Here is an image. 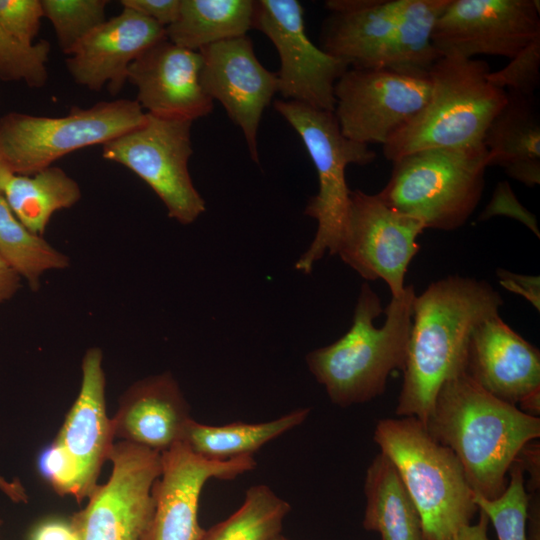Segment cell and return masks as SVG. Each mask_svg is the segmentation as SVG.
<instances>
[{
    "instance_id": "cell-39",
    "label": "cell",
    "mask_w": 540,
    "mask_h": 540,
    "mask_svg": "<svg viewBox=\"0 0 540 540\" xmlns=\"http://www.w3.org/2000/svg\"><path fill=\"white\" fill-rule=\"evenodd\" d=\"M479 513V520L476 523L463 526L445 540H489V520L482 511H479Z\"/></svg>"
},
{
    "instance_id": "cell-11",
    "label": "cell",
    "mask_w": 540,
    "mask_h": 540,
    "mask_svg": "<svg viewBox=\"0 0 540 540\" xmlns=\"http://www.w3.org/2000/svg\"><path fill=\"white\" fill-rule=\"evenodd\" d=\"M428 73L349 67L334 86V115L342 134L382 146L426 104Z\"/></svg>"
},
{
    "instance_id": "cell-16",
    "label": "cell",
    "mask_w": 540,
    "mask_h": 540,
    "mask_svg": "<svg viewBox=\"0 0 540 540\" xmlns=\"http://www.w3.org/2000/svg\"><path fill=\"white\" fill-rule=\"evenodd\" d=\"M161 473L152 489L154 509L143 540H201V491L210 479L231 480L256 467L253 456L217 461L179 443L161 453Z\"/></svg>"
},
{
    "instance_id": "cell-18",
    "label": "cell",
    "mask_w": 540,
    "mask_h": 540,
    "mask_svg": "<svg viewBox=\"0 0 540 540\" xmlns=\"http://www.w3.org/2000/svg\"><path fill=\"white\" fill-rule=\"evenodd\" d=\"M465 374L492 396L520 406L528 414L540 411V352L493 314L473 329Z\"/></svg>"
},
{
    "instance_id": "cell-37",
    "label": "cell",
    "mask_w": 540,
    "mask_h": 540,
    "mask_svg": "<svg viewBox=\"0 0 540 540\" xmlns=\"http://www.w3.org/2000/svg\"><path fill=\"white\" fill-rule=\"evenodd\" d=\"M181 0H121L123 8L134 10L163 27H168L177 18Z\"/></svg>"
},
{
    "instance_id": "cell-19",
    "label": "cell",
    "mask_w": 540,
    "mask_h": 540,
    "mask_svg": "<svg viewBox=\"0 0 540 540\" xmlns=\"http://www.w3.org/2000/svg\"><path fill=\"white\" fill-rule=\"evenodd\" d=\"M165 39V27L123 8L79 42L66 58V68L76 84L96 92L106 87L115 96L127 82L131 63Z\"/></svg>"
},
{
    "instance_id": "cell-10",
    "label": "cell",
    "mask_w": 540,
    "mask_h": 540,
    "mask_svg": "<svg viewBox=\"0 0 540 540\" xmlns=\"http://www.w3.org/2000/svg\"><path fill=\"white\" fill-rule=\"evenodd\" d=\"M109 461L110 478L97 485L70 523L79 540H143L153 514L152 489L161 473V453L118 441Z\"/></svg>"
},
{
    "instance_id": "cell-40",
    "label": "cell",
    "mask_w": 540,
    "mask_h": 540,
    "mask_svg": "<svg viewBox=\"0 0 540 540\" xmlns=\"http://www.w3.org/2000/svg\"><path fill=\"white\" fill-rule=\"evenodd\" d=\"M21 277L0 258V303L11 299L21 286Z\"/></svg>"
},
{
    "instance_id": "cell-5",
    "label": "cell",
    "mask_w": 540,
    "mask_h": 540,
    "mask_svg": "<svg viewBox=\"0 0 540 540\" xmlns=\"http://www.w3.org/2000/svg\"><path fill=\"white\" fill-rule=\"evenodd\" d=\"M373 440L413 499L426 540H445L472 523L478 508L458 458L436 441L420 420L381 419Z\"/></svg>"
},
{
    "instance_id": "cell-24",
    "label": "cell",
    "mask_w": 540,
    "mask_h": 540,
    "mask_svg": "<svg viewBox=\"0 0 540 540\" xmlns=\"http://www.w3.org/2000/svg\"><path fill=\"white\" fill-rule=\"evenodd\" d=\"M363 527L382 540H426L419 511L396 468L383 453L370 463L365 477Z\"/></svg>"
},
{
    "instance_id": "cell-30",
    "label": "cell",
    "mask_w": 540,
    "mask_h": 540,
    "mask_svg": "<svg viewBox=\"0 0 540 540\" xmlns=\"http://www.w3.org/2000/svg\"><path fill=\"white\" fill-rule=\"evenodd\" d=\"M287 501L266 485L251 486L244 501L226 520L205 530L201 540H272L290 512Z\"/></svg>"
},
{
    "instance_id": "cell-32",
    "label": "cell",
    "mask_w": 540,
    "mask_h": 540,
    "mask_svg": "<svg viewBox=\"0 0 540 540\" xmlns=\"http://www.w3.org/2000/svg\"><path fill=\"white\" fill-rule=\"evenodd\" d=\"M57 43L69 55L91 31L106 21L107 0H41Z\"/></svg>"
},
{
    "instance_id": "cell-28",
    "label": "cell",
    "mask_w": 540,
    "mask_h": 540,
    "mask_svg": "<svg viewBox=\"0 0 540 540\" xmlns=\"http://www.w3.org/2000/svg\"><path fill=\"white\" fill-rule=\"evenodd\" d=\"M451 0H394L395 29L384 68L428 73L440 57L432 42L435 24Z\"/></svg>"
},
{
    "instance_id": "cell-9",
    "label": "cell",
    "mask_w": 540,
    "mask_h": 540,
    "mask_svg": "<svg viewBox=\"0 0 540 540\" xmlns=\"http://www.w3.org/2000/svg\"><path fill=\"white\" fill-rule=\"evenodd\" d=\"M192 122L146 112L140 126L102 145L104 159L141 178L161 199L168 216L183 225L196 221L206 209L188 169Z\"/></svg>"
},
{
    "instance_id": "cell-34",
    "label": "cell",
    "mask_w": 540,
    "mask_h": 540,
    "mask_svg": "<svg viewBox=\"0 0 540 540\" xmlns=\"http://www.w3.org/2000/svg\"><path fill=\"white\" fill-rule=\"evenodd\" d=\"M487 79L506 92L533 96L540 84V36L511 58L506 66L490 71Z\"/></svg>"
},
{
    "instance_id": "cell-29",
    "label": "cell",
    "mask_w": 540,
    "mask_h": 540,
    "mask_svg": "<svg viewBox=\"0 0 540 540\" xmlns=\"http://www.w3.org/2000/svg\"><path fill=\"white\" fill-rule=\"evenodd\" d=\"M0 258L36 291L42 275L69 267V258L29 231L0 194Z\"/></svg>"
},
{
    "instance_id": "cell-33",
    "label": "cell",
    "mask_w": 540,
    "mask_h": 540,
    "mask_svg": "<svg viewBox=\"0 0 540 540\" xmlns=\"http://www.w3.org/2000/svg\"><path fill=\"white\" fill-rule=\"evenodd\" d=\"M50 49L47 40L26 43L0 27V80L23 81L31 88L43 87L48 80Z\"/></svg>"
},
{
    "instance_id": "cell-6",
    "label": "cell",
    "mask_w": 540,
    "mask_h": 540,
    "mask_svg": "<svg viewBox=\"0 0 540 540\" xmlns=\"http://www.w3.org/2000/svg\"><path fill=\"white\" fill-rule=\"evenodd\" d=\"M393 164L387 184L377 194L392 209L419 220L425 229L460 228L481 200L488 167L483 143L419 150Z\"/></svg>"
},
{
    "instance_id": "cell-41",
    "label": "cell",
    "mask_w": 540,
    "mask_h": 540,
    "mask_svg": "<svg viewBox=\"0 0 540 540\" xmlns=\"http://www.w3.org/2000/svg\"><path fill=\"white\" fill-rule=\"evenodd\" d=\"M0 491L14 503H27L28 494L17 478L8 480L0 475Z\"/></svg>"
},
{
    "instance_id": "cell-2",
    "label": "cell",
    "mask_w": 540,
    "mask_h": 540,
    "mask_svg": "<svg viewBox=\"0 0 540 540\" xmlns=\"http://www.w3.org/2000/svg\"><path fill=\"white\" fill-rule=\"evenodd\" d=\"M426 428L458 458L474 493L500 496L507 474L525 447L540 436V418L504 402L465 373L446 381Z\"/></svg>"
},
{
    "instance_id": "cell-12",
    "label": "cell",
    "mask_w": 540,
    "mask_h": 540,
    "mask_svg": "<svg viewBox=\"0 0 540 540\" xmlns=\"http://www.w3.org/2000/svg\"><path fill=\"white\" fill-rule=\"evenodd\" d=\"M425 230L417 219L389 207L378 194L351 190L346 226L336 254L366 280L382 279L400 295Z\"/></svg>"
},
{
    "instance_id": "cell-4",
    "label": "cell",
    "mask_w": 540,
    "mask_h": 540,
    "mask_svg": "<svg viewBox=\"0 0 540 540\" xmlns=\"http://www.w3.org/2000/svg\"><path fill=\"white\" fill-rule=\"evenodd\" d=\"M490 71L481 60L441 55L428 71L425 106L383 145L384 156L393 162L419 150L482 144L507 101V92L488 81Z\"/></svg>"
},
{
    "instance_id": "cell-15",
    "label": "cell",
    "mask_w": 540,
    "mask_h": 540,
    "mask_svg": "<svg viewBox=\"0 0 540 540\" xmlns=\"http://www.w3.org/2000/svg\"><path fill=\"white\" fill-rule=\"evenodd\" d=\"M80 390L51 444L63 462L66 495L79 503L97 487L103 464L114 445L111 418L106 412L101 349H88L82 359Z\"/></svg>"
},
{
    "instance_id": "cell-7",
    "label": "cell",
    "mask_w": 540,
    "mask_h": 540,
    "mask_svg": "<svg viewBox=\"0 0 540 540\" xmlns=\"http://www.w3.org/2000/svg\"><path fill=\"white\" fill-rule=\"evenodd\" d=\"M274 108L301 137L318 176V192L304 211L317 221L316 234L295 264L296 270L309 274L326 252L336 254L342 238L351 193L346 167L368 165L376 154L369 145L345 137L333 112L284 99L276 100Z\"/></svg>"
},
{
    "instance_id": "cell-27",
    "label": "cell",
    "mask_w": 540,
    "mask_h": 540,
    "mask_svg": "<svg viewBox=\"0 0 540 540\" xmlns=\"http://www.w3.org/2000/svg\"><path fill=\"white\" fill-rule=\"evenodd\" d=\"M309 413V408H299L267 422H233L221 426L206 425L192 419L182 443L210 460L252 456L268 442L302 424Z\"/></svg>"
},
{
    "instance_id": "cell-3",
    "label": "cell",
    "mask_w": 540,
    "mask_h": 540,
    "mask_svg": "<svg viewBox=\"0 0 540 540\" xmlns=\"http://www.w3.org/2000/svg\"><path fill=\"white\" fill-rule=\"evenodd\" d=\"M413 285L392 297L381 327L374 320L383 313L381 300L362 284L349 330L330 345L315 349L306 363L331 402L348 407L380 396L394 370H403L412 324Z\"/></svg>"
},
{
    "instance_id": "cell-8",
    "label": "cell",
    "mask_w": 540,
    "mask_h": 540,
    "mask_svg": "<svg viewBox=\"0 0 540 540\" xmlns=\"http://www.w3.org/2000/svg\"><path fill=\"white\" fill-rule=\"evenodd\" d=\"M145 118L131 99L74 106L60 117L8 112L0 117V156L12 174L32 175L73 151L119 137Z\"/></svg>"
},
{
    "instance_id": "cell-44",
    "label": "cell",
    "mask_w": 540,
    "mask_h": 540,
    "mask_svg": "<svg viewBox=\"0 0 540 540\" xmlns=\"http://www.w3.org/2000/svg\"><path fill=\"white\" fill-rule=\"evenodd\" d=\"M2 523H3V521H2V519L0 518V528H1V526H2Z\"/></svg>"
},
{
    "instance_id": "cell-22",
    "label": "cell",
    "mask_w": 540,
    "mask_h": 540,
    "mask_svg": "<svg viewBox=\"0 0 540 540\" xmlns=\"http://www.w3.org/2000/svg\"><path fill=\"white\" fill-rule=\"evenodd\" d=\"M321 49L351 68H384L395 29L394 0H329Z\"/></svg>"
},
{
    "instance_id": "cell-13",
    "label": "cell",
    "mask_w": 540,
    "mask_h": 540,
    "mask_svg": "<svg viewBox=\"0 0 540 540\" xmlns=\"http://www.w3.org/2000/svg\"><path fill=\"white\" fill-rule=\"evenodd\" d=\"M252 28L265 34L280 58L278 92L284 100L334 112V86L349 65L308 38L297 0H256Z\"/></svg>"
},
{
    "instance_id": "cell-42",
    "label": "cell",
    "mask_w": 540,
    "mask_h": 540,
    "mask_svg": "<svg viewBox=\"0 0 540 540\" xmlns=\"http://www.w3.org/2000/svg\"><path fill=\"white\" fill-rule=\"evenodd\" d=\"M12 175L10 170L7 168L5 163L3 162L1 156H0V194H2V189L4 187L5 182L7 179Z\"/></svg>"
},
{
    "instance_id": "cell-38",
    "label": "cell",
    "mask_w": 540,
    "mask_h": 540,
    "mask_svg": "<svg viewBox=\"0 0 540 540\" xmlns=\"http://www.w3.org/2000/svg\"><path fill=\"white\" fill-rule=\"evenodd\" d=\"M500 284L507 290L527 299L538 311L540 309V278L517 274L505 269L496 271Z\"/></svg>"
},
{
    "instance_id": "cell-26",
    "label": "cell",
    "mask_w": 540,
    "mask_h": 540,
    "mask_svg": "<svg viewBox=\"0 0 540 540\" xmlns=\"http://www.w3.org/2000/svg\"><path fill=\"white\" fill-rule=\"evenodd\" d=\"M253 0H181L167 39L186 49H200L245 36L252 28Z\"/></svg>"
},
{
    "instance_id": "cell-43",
    "label": "cell",
    "mask_w": 540,
    "mask_h": 540,
    "mask_svg": "<svg viewBox=\"0 0 540 540\" xmlns=\"http://www.w3.org/2000/svg\"><path fill=\"white\" fill-rule=\"evenodd\" d=\"M272 540H288L281 533L276 535Z\"/></svg>"
},
{
    "instance_id": "cell-35",
    "label": "cell",
    "mask_w": 540,
    "mask_h": 540,
    "mask_svg": "<svg viewBox=\"0 0 540 540\" xmlns=\"http://www.w3.org/2000/svg\"><path fill=\"white\" fill-rule=\"evenodd\" d=\"M44 18L41 0H0V27L26 43H34Z\"/></svg>"
},
{
    "instance_id": "cell-20",
    "label": "cell",
    "mask_w": 540,
    "mask_h": 540,
    "mask_svg": "<svg viewBox=\"0 0 540 540\" xmlns=\"http://www.w3.org/2000/svg\"><path fill=\"white\" fill-rule=\"evenodd\" d=\"M201 63L199 51L165 39L131 63L127 81L136 87V101L147 113L193 121L213 109L200 83Z\"/></svg>"
},
{
    "instance_id": "cell-31",
    "label": "cell",
    "mask_w": 540,
    "mask_h": 540,
    "mask_svg": "<svg viewBox=\"0 0 540 540\" xmlns=\"http://www.w3.org/2000/svg\"><path fill=\"white\" fill-rule=\"evenodd\" d=\"M524 462L517 458L509 469L504 492L494 499L477 493L473 501L492 523L498 540H530L528 536L529 498L524 486Z\"/></svg>"
},
{
    "instance_id": "cell-36",
    "label": "cell",
    "mask_w": 540,
    "mask_h": 540,
    "mask_svg": "<svg viewBox=\"0 0 540 540\" xmlns=\"http://www.w3.org/2000/svg\"><path fill=\"white\" fill-rule=\"evenodd\" d=\"M494 215H507L516 218L539 236L534 216L518 202L507 182L498 184L490 204L482 213L481 219H487Z\"/></svg>"
},
{
    "instance_id": "cell-25",
    "label": "cell",
    "mask_w": 540,
    "mask_h": 540,
    "mask_svg": "<svg viewBox=\"0 0 540 540\" xmlns=\"http://www.w3.org/2000/svg\"><path fill=\"white\" fill-rule=\"evenodd\" d=\"M2 195L16 218L29 231L43 236L54 213L74 206L82 192L75 179L51 165L32 175H10Z\"/></svg>"
},
{
    "instance_id": "cell-23",
    "label": "cell",
    "mask_w": 540,
    "mask_h": 540,
    "mask_svg": "<svg viewBox=\"0 0 540 540\" xmlns=\"http://www.w3.org/2000/svg\"><path fill=\"white\" fill-rule=\"evenodd\" d=\"M483 145L488 166L534 187L540 182V115L533 96L507 92V101L489 124Z\"/></svg>"
},
{
    "instance_id": "cell-1",
    "label": "cell",
    "mask_w": 540,
    "mask_h": 540,
    "mask_svg": "<svg viewBox=\"0 0 540 540\" xmlns=\"http://www.w3.org/2000/svg\"><path fill=\"white\" fill-rule=\"evenodd\" d=\"M502 305L489 283L459 275L441 278L415 295L397 416L426 425L441 386L465 373L473 329Z\"/></svg>"
},
{
    "instance_id": "cell-14",
    "label": "cell",
    "mask_w": 540,
    "mask_h": 540,
    "mask_svg": "<svg viewBox=\"0 0 540 540\" xmlns=\"http://www.w3.org/2000/svg\"><path fill=\"white\" fill-rule=\"evenodd\" d=\"M540 36L538 0H451L432 42L438 53L513 58Z\"/></svg>"
},
{
    "instance_id": "cell-17",
    "label": "cell",
    "mask_w": 540,
    "mask_h": 540,
    "mask_svg": "<svg viewBox=\"0 0 540 540\" xmlns=\"http://www.w3.org/2000/svg\"><path fill=\"white\" fill-rule=\"evenodd\" d=\"M199 53L204 92L219 101L240 127L250 156L258 164V127L264 110L278 92L277 73L259 62L247 35L211 44Z\"/></svg>"
},
{
    "instance_id": "cell-21",
    "label": "cell",
    "mask_w": 540,
    "mask_h": 540,
    "mask_svg": "<svg viewBox=\"0 0 540 540\" xmlns=\"http://www.w3.org/2000/svg\"><path fill=\"white\" fill-rule=\"evenodd\" d=\"M191 420L189 405L168 372L132 384L111 418L115 439L159 453L183 442Z\"/></svg>"
}]
</instances>
